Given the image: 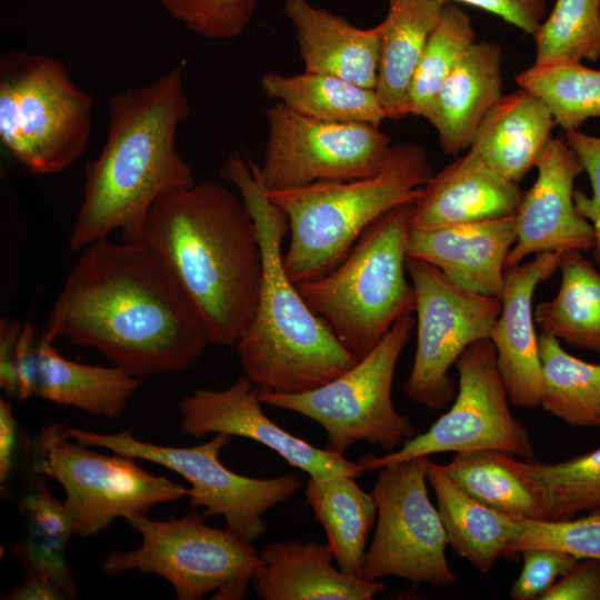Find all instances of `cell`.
Returning <instances> with one entry per match:
<instances>
[{
  "mask_svg": "<svg viewBox=\"0 0 600 600\" xmlns=\"http://www.w3.org/2000/svg\"><path fill=\"white\" fill-rule=\"evenodd\" d=\"M439 2H461L480 8L500 17L528 34L537 31L546 14V0H438Z\"/></svg>",
  "mask_w": 600,
  "mask_h": 600,
  "instance_id": "cell-43",
  "label": "cell"
},
{
  "mask_svg": "<svg viewBox=\"0 0 600 600\" xmlns=\"http://www.w3.org/2000/svg\"><path fill=\"white\" fill-rule=\"evenodd\" d=\"M523 192L469 151L423 186L411 226L439 227L514 216Z\"/></svg>",
  "mask_w": 600,
  "mask_h": 600,
  "instance_id": "cell-22",
  "label": "cell"
},
{
  "mask_svg": "<svg viewBox=\"0 0 600 600\" xmlns=\"http://www.w3.org/2000/svg\"><path fill=\"white\" fill-rule=\"evenodd\" d=\"M189 114L183 66L109 102L107 139L84 171L82 201L69 246L79 251L119 231L139 241L144 218L162 193L193 184L176 134Z\"/></svg>",
  "mask_w": 600,
  "mask_h": 600,
  "instance_id": "cell-3",
  "label": "cell"
},
{
  "mask_svg": "<svg viewBox=\"0 0 600 600\" xmlns=\"http://www.w3.org/2000/svg\"><path fill=\"white\" fill-rule=\"evenodd\" d=\"M414 201L372 222L331 271L297 284L309 307L359 359L398 319L414 312V290L406 277Z\"/></svg>",
  "mask_w": 600,
  "mask_h": 600,
  "instance_id": "cell-6",
  "label": "cell"
},
{
  "mask_svg": "<svg viewBox=\"0 0 600 600\" xmlns=\"http://www.w3.org/2000/svg\"><path fill=\"white\" fill-rule=\"evenodd\" d=\"M501 47L476 41L442 84L430 118L448 156L470 148L474 136L502 98Z\"/></svg>",
  "mask_w": 600,
  "mask_h": 600,
  "instance_id": "cell-24",
  "label": "cell"
},
{
  "mask_svg": "<svg viewBox=\"0 0 600 600\" xmlns=\"http://www.w3.org/2000/svg\"><path fill=\"white\" fill-rule=\"evenodd\" d=\"M14 371L18 400L40 397L108 419L122 416L140 383L139 377L118 366H91L64 358L53 341L37 336L29 321L21 326Z\"/></svg>",
  "mask_w": 600,
  "mask_h": 600,
  "instance_id": "cell-18",
  "label": "cell"
},
{
  "mask_svg": "<svg viewBox=\"0 0 600 600\" xmlns=\"http://www.w3.org/2000/svg\"><path fill=\"white\" fill-rule=\"evenodd\" d=\"M257 228L262 279L254 317L236 344L244 376L259 391L300 393L353 367L357 358L309 307L284 270L282 241L288 219L267 194L257 164L238 152L222 167Z\"/></svg>",
  "mask_w": 600,
  "mask_h": 600,
  "instance_id": "cell-4",
  "label": "cell"
},
{
  "mask_svg": "<svg viewBox=\"0 0 600 600\" xmlns=\"http://www.w3.org/2000/svg\"><path fill=\"white\" fill-rule=\"evenodd\" d=\"M536 64L600 59V0H556L533 33Z\"/></svg>",
  "mask_w": 600,
  "mask_h": 600,
  "instance_id": "cell-36",
  "label": "cell"
},
{
  "mask_svg": "<svg viewBox=\"0 0 600 600\" xmlns=\"http://www.w3.org/2000/svg\"><path fill=\"white\" fill-rule=\"evenodd\" d=\"M541 600H600V560H578Z\"/></svg>",
  "mask_w": 600,
  "mask_h": 600,
  "instance_id": "cell-44",
  "label": "cell"
},
{
  "mask_svg": "<svg viewBox=\"0 0 600 600\" xmlns=\"http://www.w3.org/2000/svg\"><path fill=\"white\" fill-rule=\"evenodd\" d=\"M33 474L31 487L19 503L28 533L67 546L73 530L64 502L51 493L44 476Z\"/></svg>",
  "mask_w": 600,
  "mask_h": 600,
  "instance_id": "cell-39",
  "label": "cell"
},
{
  "mask_svg": "<svg viewBox=\"0 0 600 600\" xmlns=\"http://www.w3.org/2000/svg\"><path fill=\"white\" fill-rule=\"evenodd\" d=\"M206 519L194 510L169 520L129 519L128 526L142 538L140 547L110 552L102 569L110 574L136 570L159 576L178 600H201L209 592H216L212 599H242L260 563L258 551Z\"/></svg>",
  "mask_w": 600,
  "mask_h": 600,
  "instance_id": "cell-9",
  "label": "cell"
},
{
  "mask_svg": "<svg viewBox=\"0 0 600 600\" xmlns=\"http://www.w3.org/2000/svg\"><path fill=\"white\" fill-rule=\"evenodd\" d=\"M282 11L293 24L304 71L333 76L376 90L380 23L368 29L308 0H284Z\"/></svg>",
  "mask_w": 600,
  "mask_h": 600,
  "instance_id": "cell-23",
  "label": "cell"
},
{
  "mask_svg": "<svg viewBox=\"0 0 600 600\" xmlns=\"http://www.w3.org/2000/svg\"><path fill=\"white\" fill-rule=\"evenodd\" d=\"M519 88L536 94L566 131L600 117V70L581 62L533 63L516 77Z\"/></svg>",
  "mask_w": 600,
  "mask_h": 600,
  "instance_id": "cell-34",
  "label": "cell"
},
{
  "mask_svg": "<svg viewBox=\"0 0 600 600\" xmlns=\"http://www.w3.org/2000/svg\"><path fill=\"white\" fill-rule=\"evenodd\" d=\"M501 457L533 494L546 520L600 509V447L558 462L519 459L504 452Z\"/></svg>",
  "mask_w": 600,
  "mask_h": 600,
  "instance_id": "cell-31",
  "label": "cell"
},
{
  "mask_svg": "<svg viewBox=\"0 0 600 600\" xmlns=\"http://www.w3.org/2000/svg\"><path fill=\"white\" fill-rule=\"evenodd\" d=\"M542 368L540 407L578 428H600V364L567 352L550 334L538 336Z\"/></svg>",
  "mask_w": 600,
  "mask_h": 600,
  "instance_id": "cell-32",
  "label": "cell"
},
{
  "mask_svg": "<svg viewBox=\"0 0 600 600\" xmlns=\"http://www.w3.org/2000/svg\"><path fill=\"white\" fill-rule=\"evenodd\" d=\"M559 269V290L536 307L534 321L542 333L600 352V273L580 251L560 254Z\"/></svg>",
  "mask_w": 600,
  "mask_h": 600,
  "instance_id": "cell-30",
  "label": "cell"
},
{
  "mask_svg": "<svg viewBox=\"0 0 600 600\" xmlns=\"http://www.w3.org/2000/svg\"><path fill=\"white\" fill-rule=\"evenodd\" d=\"M554 124L548 107L532 92L519 88L502 96L469 149L499 174L519 183L536 166Z\"/></svg>",
  "mask_w": 600,
  "mask_h": 600,
  "instance_id": "cell-25",
  "label": "cell"
},
{
  "mask_svg": "<svg viewBox=\"0 0 600 600\" xmlns=\"http://www.w3.org/2000/svg\"><path fill=\"white\" fill-rule=\"evenodd\" d=\"M534 167L537 179L514 214L517 240L506 270L529 254L583 252L594 244L593 226L579 214L573 199L574 180L583 168L566 139L551 138Z\"/></svg>",
  "mask_w": 600,
  "mask_h": 600,
  "instance_id": "cell-17",
  "label": "cell"
},
{
  "mask_svg": "<svg viewBox=\"0 0 600 600\" xmlns=\"http://www.w3.org/2000/svg\"><path fill=\"white\" fill-rule=\"evenodd\" d=\"M172 18L208 39L230 40L249 26L259 0H158Z\"/></svg>",
  "mask_w": 600,
  "mask_h": 600,
  "instance_id": "cell-38",
  "label": "cell"
},
{
  "mask_svg": "<svg viewBox=\"0 0 600 600\" xmlns=\"http://www.w3.org/2000/svg\"><path fill=\"white\" fill-rule=\"evenodd\" d=\"M92 97L57 59L9 50L0 57V141L34 174L58 173L86 151Z\"/></svg>",
  "mask_w": 600,
  "mask_h": 600,
  "instance_id": "cell-7",
  "label": "cell"
},
{
  "mask_svg": "<svg viewBox=\"0 0 600 600\" xmlns=\"http://www.w3.org/2000/svg\"><path fill=\"white\" fill-rule=\"evenodd\" d=\"M17 438V420L11 404L0 400V482L6 483L11 474Z\"/></svg>",
  "mask_w": 600,
  "mask_h": 600,
  "instance_id": "cell-47",
  "label": "cell"
},
{
  "mask_svg": "<svg viewBox=\"0 0 600 600\" xmlns=\"http://www.w3.org/2000/svg\"><path fill=\"white\" fill-rule=\"evenodd\" d=\"M387 2V16L380 22L381 51L376 93L387 117L399 120L409 114L411 81L444 4L438 0Z\"/></svg>",
  "mask_w": 600,
  "mask_h": 600,
  "instance_id": "cell-26",
  "label": "cell"
},
{
  "mask_svg": "<svg viewBox=\"0 0 600 600\" xmlns=\"http://www.w3.org/2000/svg\"><path fill=\"white\" fill-rule=\"evenodd\" d=\"M514 216L439 227H410L407 254L440 269L460 287L500 299Z\"/></svg>",
  "mask_w": 600,
  "mask_h": 600,
  "instance_id": "cell-20",
  "label": "cell"
},
{
  "mask_svg": "<svg viewBox=\"0 0 600 600\" xmlns=\"http://www.w3.org/2000/svg\"><path fill=\"white\" fill-rule=\"evenodd\" d=\"M441 466L461 490L481 503L513 518L544 519L536 498L503 462L500 451L457 452Z\"/></svg>",
  "mask_w": 600,
  "mask_h": 600,
  "instance_id": "cell-33",
  "label": "cell"
},
{
  "mask_svg": "<svg viewBox=\"0 0 600 600\" xmlns=\"http://www.w3.org/2000/svg\"><path fill=\"white\" fill-rule=\"evenodd\" d=\"M66 547L27 533L24 539L11 544L10 549L22 562L26 571L33 570L47 574L66 590L70 599H74L77 590L67 562Z\"/></svg>",
  "mask_w": 600,
  "mask_h": 600,
  "instance_id": "cell-41",
  "label": "cell"
},
{
  "mask_svg": "<svg viewBox=\"0 0 600 600\" xmlns=\"http://www.w3.org/2000/svg\"><path fill=\"white\" fill-rule=\"evenodd\" d=\"M139 241L180 288L210 343L236 346L262 279L256 223L241 197L210 180L167 191L150 207Z\"/></svg>",
  "mask_w": 600,
  "mask_h": 600,
  "instance_id": "cell-2",
  "label": "cell"
},
{
  "mask_svg": "<svg viewBox=\"0 0 600 600\" xmlns=\"http://www.w3.org/2000/svg\"><path fill=\"white\" fill-rule=\"evenodd\" d=\"M432 177L426 150L391 146L373 176L268 190L288 219L290 241L282 262L294 283L319 278L349 253L363 231L391 209L417 200Z\"/></svg>",
  "mask_w": 600,
  "mask_h": 600,
  "instance_id": "cell-5",
  "label": "cell"
},
{
  "mask_svg": "<svg viewBox=\"0 0 600 600\" xmlns=\"http://www.w3.org/2000/svg\"><path fill=\"white\" fill-rule=\"evenodd\" d=\"M564 139L587 171L592 189L591 196L574 191L577 211L593 223L600 218V137L570 130L566 131Z\"/></svg>",
  "mask_w": 600,
  "mask_h": 600,
  "instance_id": "cell-42",
  "label": "cell"
},
{
  "mask_svg": "<svg viewBox=\"0 0 600 600\" xmlns=\"http://www.w3.org/2000/svg\"><path fill=\"white\" fill-rule=\"evenodd\" d=\"M3 600H66V590L44 573L27 570L24 580L1 597Z\"/></svg>",
  "mask_w": 600,
  "mask_h": 600,
  "instance_id": "cell-46",
  "label": "cell"
},
{
  "mask_svg": "<svg viewBox=\"0 0 600 600\" xmlns=\"http://www.w3.org/2000/svg\"><path fill=\"white\" fill-rule=\"evenodd\" d=\"M476 42L470 17L446 3L414 71L408 97L409 114L430 120L439 91L466 50Z\"/></svg>",
  "mask_w": 600,
  "mask_h": 600,
  "instance_id": "cell-35",
  "label": "cell"
},
{
  "mask_svg": "<svg viewBox=\"0 0 600 600\" xmlns=\"http://www.w3.org/2000/svg\"><path fill=\"white\" fill-rule=\"evenodd\" d=\"M560 254L540 252L504 274L501 312L490 340L509 401L518 408L540 406L542 368L534 329L533 294L559 269Z\"/></svg>",
  "mask_w": 600,
  "mask_h": 600,
  "instance_id": "cell-19",
  "label": "cell"
},
{
  "mask_svg": "<svg viewBox=\"0 0 600 600\" xmlns=\"http://www.w3.org/2000/svg\"><path fill=\"white\" fill-rule=\"evenodd\" d=\"M266 118L268 139L257 168L268 190L370 177L391 149L390 137L368 123L317 120L281 102Z\"/></svg>",
  "mask_w": 600,
  "mask_h": 600,
  "instance_id": "cell-15",
  "label": "cell"
},
{
  "mask_svg": "<svg viewBox=\"0 0 600 600\" xmlns=\"http://www.w3.org/2000/svg\"><path fill=\"white\" fill-rule=\"evenodd\" d=\"M112 453L96 452L68 438L59 423L40 430L31 472L61 484L76 536H96L117 518L144 517L153 506L189 494V488L148 472L138 459Z\"/></svg>",
  "mask_w": 600,
  "mask_h": 600,
  "instance_id": "cell-10",
  "label": "cell"
},
{
  "mask_svg": "<svg viewBox=\"0 0 600 600\" xmlns=\"http://www.w3.org/2000/svg\"><path fill=\"white\" fill-rule=\"evenodd\" d=\"M414 326L412 313L398 319L377 346L348 371L300 393L259 391L262 404L297 412L320 424L326 449L340 456L359 441L391 452L417 434L408 416L396 409V367Z\"/></svg>",
  "mask_w": 600,
  "mask_h": 600,
  "instance_id": "cell-8",
  "label": "cell"
},
{
  "mask_svg": "<svg viewBox=\"0 0 600 600\" xmlns=\"http://www.w3.org/2000/svg\"><path fill=\"white\" fill-rule=\"evenodd\" d=\"M426 474L436 494L448 546L477 571L489 573L497 560L504 556L514 518L467 494L450 479L441 464L429 458Z\"/></svg>",
  "mask_w": 600,
  "mask_h": 600,
  "instance_id": "cell-27",
  "label": "cell"
},
{
  "mask_svg": "<svg viewBox=\"0 0 600 600\" xmlns=\"http://www.w3.org/2000/svg\"><path fill=\"white\" fill-rule=\"evenodd\" d=\"M251 584L263 600H372L381 580L351 577L332 564L329 543L276 541L258 551Z\"/></svg>",
  "mask_w": 600,
  "mask_h": 600,
  "instance_id": "cell-21",
  "label": "cell"
},
{
  "mask_svg": "<svg viewBox=\"0 0 600 600\" xmlns=\"http://www.w3.org/2000/svg\"><path fill=\"white\" fill-rule=\"evenodd\" d=\"M259 389L243 374L226 389H196L178 404L180 429L187 436L227 434L248 438L278 453L288 464L313 479L361 477L358 461L320 449L288 432L264 414Z\"/></svg>",
  "mask_w": 600,
  "mask_h": 600,
  "instance_id": "cell-16",
  "label": "cell"
},
{
  "mask_svg": "<svg viewBox=\"0 0 600 600\" xmlns=\"http://www.w3.org/2000/svg\"><path fill=\"white\" fill-rule=\"evenodd\" d=\"M60 426L68 438L84 446L104 448L177 472L190 483L187 498L192 508H202L206 518L222 517L224 528L248 542L263 533V516L289 500L302 486L296 473L260 479L228 469L219 456L232 437L222 433L194 447H170L137 439L130 428L118 433H99Z\"/></svg>",
  "mask_w": 600,
  "mask_h": 600,
  "instance_id": "cell-11",
  "label": "cell"
},
{
  "mask_svg": "<svg viewBox=\"0 0 600 600\" xmlns=\"http://www.w3.org/2000/svg\"><path fill=\"white\" fill-rule=\"evenodd\" d=\"M456 367L458 389L450 408L426 432L417 433L394 451L360 459L366 471L437 453L472 450L532 458L530 433L510 411L491 340L470 344Z\"/></svg>",
  "mask_w": 600,
  "mask_h": 600,
  "instance_id": "cell-14",
  "label": "cell"
},
{
  "mask_svg": "<svg viewBox=\"0 0 600 600\" xmlns=\"http://www.w3.org/2000/svg\"><path fill=\"white\" fill-rule=\"evenodd\" d=\"M261 88L269 98L317 120L380 127L388 118L376 90L333 76L267 72L261 77Z\"/></svg>",
  "mask_w": 600,
  "mask_h": 600,
  "instance_id": "cell-29",
  "label": "cell"
},
{
  "mask_svg": "<svg viewBox=\"0 0 600 600\" xmlns=\"http://www.w3.org/2000/svg\"><path fill=\"white\" fill-rule=\"evenodd\" d=\"M532 548L561 550L578 560H600V509L563 520L514 518L504 556Z\"/></svg>",
  "mask_w": 600,
  "mask_h": 600,
  "instance_id": "cell-37",
  "label": "cell"
},
{
  "mask_svg": "<svg viewBox=\"0 0 600 600\" xmlns=\"http://www.w3.org/2000/svg\"><path fill=\"white\" fill-rule=\"evenodd\" d=\"M306 497L327 534L338 568L362 578L367 541L377 519L371 492L361 489L354 477L338 476L310 478Z\"/></svg>",
  "mask_w": 600,
  "mask_h": 600,
  "instance_id": "cell-28",
  "label": "cell"
},
{
  "mask_svg": "<svg viewBox=\"0 0 600 600\" xmlns=\"http://www.w3.org/2000/svg\"><path fill=\"white\" fill-rule=\"evenodd\" d=\"M21 326L17 320H0V387L8 397H16L18 382L14 372L17 343Z\"/></svg>",
  "mask_w": 600,
  "mask_h": 600,
  "instance_id": "cell-45",
  "label": "cell"
},
{
  "mask_svg": "<svg viewBox=\"0 0 600 600\" xmlns=\"http://www.w3.org/2000/svg\"><path fill=\"white\" fill-rule=\"evenodd\" d=\"M407 273L416 297L417 348L403 391L418 404L442 410L457 393L451 366L470 344L490 339L501 300L467 290L417 258L408 257Z\"/></svg>",
  "mask_w": 600,
  "mask_h": 600,
  "instance_id": "cell-13",
  "label": "cell"
},
{
  "mask_svg": "<svg viewBox=\"0 0 600 600\" xmlns=\"http://www.w3.org/2000/svg\"><path fill=\"white\" fill-rule=\"evenodd\" d=\"M428 458L378 469L371 490L377 523L366 552L362 578L396 577L444 588L457 582L446 554L447 532L428 493Z\"/></svg>",
  "mask_w": 600,
  "mask_h": 600,
  "instance_id": "cell-12",
  "label": "cell"
},
{
  "mask_svg": "<svg viewBox=\"0 0 600 600\" xmlns=\"http://www.w3.org/2000/svg\"><path fill=\"white\" fill-rule=\"evenodd\" d=\"M41 336L98 350L139 378L192 366L210 343L193 308L142 241L82 249Z\"/></svg>",
  "mask_w": 600,
  "mask_h": 600,
  "instance_id": "cell-1",
  "label": "cell"
},
{
  "mask_svg": "<svg viewBox=\"0 0 600 600\" xmlns=\"http://www.w3.org/2000/svg\"><path fill=\"white\" fill-rule=\"evenodd\" d=\"M593 229H594V244H593V248H594V254H596V258L598 260V262L600 263V218L597 219L593 223Z\"/></svg>",
  "mask_w": 600,
  "mask_h": 600,
  "instance_id": "cell-48",
  "label": "cell"
},
{
  "mask_svg": "<svg viewBox=\"0 0 600 600\" xmlns=\"http://www.w3.org/2000/svg\"><path fill=\"white\" fill-rule=\"evenodd\" d=\"M520 554L523 564L510 590L514 600H541L578 561L568 552L549 548H532Z\"/></svg>",
  "mask_w": 600,
  "mask_h": 600,
  "instance_id": "cell-40",
  "label": "cell"
}]
</instances>
